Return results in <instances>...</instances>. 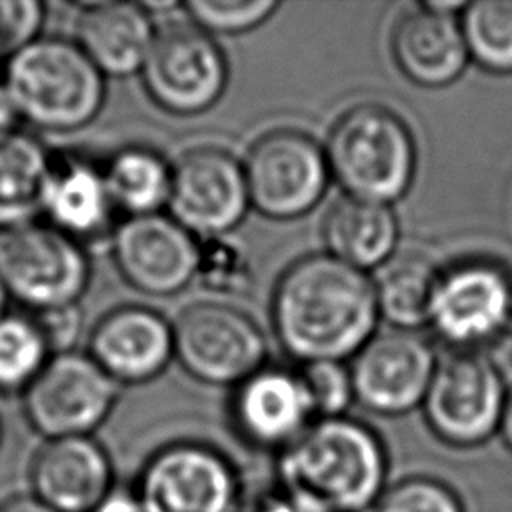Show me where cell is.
Returning <instances> with one entry per match:
<instances>
[{
    "label": "cell",
    "instance_id": "9c48e42d",
    "mask_svg": "<svg viewBox=\"0 0 512 512\" xmlns=\"http://www.w3.org/2000/svg\"><path fill=\"white\" fill-rule=\"evenodd\" d=\"M28 426L44 440L92 436L118 400V384L88 356L64 352L48 358L20 396Z\"/></svg>",
    "mask_w": 512,
    "mask_h": 512
},
{
    "label": "cell",
    "instance_id": "ba28073f",
    "mask_svg": "<svg viewBox=\"0 0 512 512\" xmlns=\"http://www.w3.org/2000/svg\"><path fill=\"white\" fill-rule=\"evenodd\" d=\"M134 494L142 512H238L242 484L218 448L180 440L144 462Z\"/></svg>",
    "mask_w": 512,
    "mask_h": 512
},
{
    "label": "cell",
    "instance_id": "7402d4cb",
    "mask_svg": "<svg viewBox=\"0 0 512 512\" xmlns=\"http://www.w3.org/2000/svg\"><path fill=\"white\" fill-rule=\"evenodd\" d=\"M322 238L330 256L370 272L394 258L400 224L390 204L344 194L326 212Z\"/></svg>",
    "mask_w": 512,
    "mask_h": 512
},
{
    "label": "cell",
    "instance_id": "74e56055",
    "mask_svg": "<svg viewBox=\"0 0 512 512\" xmlns=\"http://www.w3.org/2000/svg\"><path fill=\"white\" fill-rule=\"evenodd\" d=\"M8 302H10V296H8V292H6V288H4V284H2V280H0V316L6 314Z\"/></svg>",
    "mask_w": 512,
    "mask_h": 512
},
{
    "label": "cell",
    "instance_id": "d6986e66",
    "mask_svg": "<svg viewBox=\"0 0 512 512\" xmlns=\"http://www.w3.org/2000/svg\"><path fill=\"white\" fill-rule=\"evenodd\" d=\"M390 52L398 70L424 88L454 84L470 64L460 16L438 14L422 4L396 20Z\"/></svg>",
    "mask_w": 512,
    "mask_h": 512
},
{
    "label": "cell",
    "instance_id": "5bb4252c",
    "mask_svg": "<svg viewBox=\"0 0 512 512\" xmlns=\"http://www.w3.org/2000/svg\"><path fill=\"white\" fill-rule=\"evenodd\" d=\"M438 366L432 344L416 330L376 332L350 364L354 402L378 416H402L422 406Z\"/></svg>",
    "mask_w": 512,
    "mask_h": 512
},
{
    "label": "cell",
    "instance_id": "7a4b0ae2",
    "mask_svg": "<svg viewBox=\"0 0 512 512\" xmlns=\"http://www.w3.org/2000/svg\"><path fill=\"white\" fill-rule=\"evenodd\" d=\"M280 490L316 512H372L388 486L380 436L350 416L314 420L276 462Z\"/></svg>",
    "mask_w": 512,
    "mask_h": 512
},
{
    "label": "cell",
    "instance_id": "8d00e7d4",
    "mask_svg": "<svg viewBox=\"0 0 512 512\" xmlns=\"http://www.w3.org/2000/svg\"><path fill=\"white\" fill-rule=\"evenodd\" d=\"M498 434L502 436L506 448L512 452V388H508V394H506V404H504Z\"/></svg>",
    "mask_w": 512,
    "mask_h": 512
},
{
    "label": "cell",
    "instance_id": "4316f807",
    "mask_svg": "<svg viewBox=\"0 0 512 512\" xmlns=\"http://www.w3.org/2000/svg\"><path fill=\"white\" fill-rule=\"evenodd\" d=\"M50 348L30 312L0 316V394L22 396L50 358Z\"/></svg>",
    "mask_w": 512,
    "mask_h": 512
},
{
    "label": "cell",
    "instance_id": "8fae6325",
    "mask_svg": "<svg viewBox=\"0 0 512 512\" xmlns=\"http://www.w3.org/2000/svg\"><path fill=\"white\" fill-rule=\"evenodd\" d=\"M140 78L156 106L176 116H194L224 94L228 62L214 36L190 20L172 22L156 32Z\"/></svg>",
    "mask_w": 512,
    "mask_h": 512
},
{
    "label": "cell",
    "instance_id": "30bf717a",
    "mask_svg": "<svg viewBox=\"0 0 512 512\" xmlns=\"http://www.w3.org/2000/svg\"><path fill=\"white\" fill-rule=\"evenodd\" d=\"M242 166L250 206L272 220H294L314 210L332 178L324 146L294 128L262 134Z\"/></svg>",
    "mask_w": 512,
    "mask_h": 512
},
{
    "label": "cell",
    "instance_id": "5b68a950",
    "mask_svg": "<svg viewBox=\"0 0 512 512\" xmlns=\"http://www.w3.org/2000/svg\"><path fill=\"white\" fill-rule=\"evenodd\" d=\"M90 278L86 246L46 220L0 230V280L28 312L80 304Z\"/></svg>",
    "mask_w": 512,
    "mask_h": 512
},
{
    "label": "cell",
    "instance_id": "6da1fadb",
    "mask_svg": "<svg viewBox=\"0 0 512 512\" xmlns=\"http://www.w3.org/2000/svg\"><path fill=\"white\" fill-rule=\"evenodd\" d=\"M272 328L300 364L352 358L380 320L374 278L328 252L292 262L276 282Z\"/></svg>",
    "mask_w": 512,
    "mask_h": 512
},
{
    "label": "cell",
    "instance_id": "52a82bcc",
    "mask_svg": "<svg viewBox=\"0 0 512 512\" xmlns=\"http://www.w3.org/2000/svg\"><path fill=\"white\" fill-rule=\"evenodd\" d=\"M506 382L482 352H452L434 370L422 414L430 432L452 448H474L500 428Z\"/></svg>",
    "mask_w": 512,
    "mask_h": 512
},
{
    "label": "cell",
    "instance_id": "d6a6232c",
    "mask_svg": "<svg viewBox=\"0 0 512 512\" xmlns=\"http://www.w3.org/2000/svg\"><path fill=\"white\" fill-rule=\"evenodd\" d=\"M30 314L36 320L52 356L76 350V344L84 332V310L80 304Z\"/></svg>",
    "mask_w": 512,
    "mask_h": 512
},
{
    "label": "cell",
    "instance_id": "44dd1931",
    "mask_svg": "<svg viewBox=\"0 0 512 512\" xmlns=\"http://www.w3.org/2000/svg\"><path fill=\"white\" fill-rule=\"evenodd\" d=\"M114 216L102 164L78 154L54 156L42 218L86 246L112 236Z\"/></svg>",
    "mask_w": 512,
    "mask_h": 512
},
{
    "label": "cell",
    "instance_id": "8992f818",
    "mask_svg": "<svg viewBox=\"0 0 512 512\" xmlns=\"http://www.w3.org/2000/svg\"><path fill=\"white\" fill-rule=\"evenodd\" d=\"M512 324V274L488 258H464L438 270L428 324L454 352H480Z\"/></svg>",
    "mask_w": 512,
    "mask_h": 512
},
{
    "label": "cell",
    "instance_id": "ac0fdd59",
    "mask_svg": "<svg viewBox=\"0 0 512 512\" xmlns=\"http://www.w3.org/2000/svg\"><path fill=\"white\" fill-rule=\"evenodd\" d=\"M28 482L30 494L56 512H92L116 488L110 454L94 436L44 440Z\"/></svg>",
    "mask_w": 512,
    "mask_h": 512
},
{
    "label": "cell",
    "instance_id": "603a6c76",
    "mask_svg": "<svg viewBox=\"0 0 512 512\" xmlns=\"http://www.w3.org/2000/svg\"><path fill=\"white\" fill-rule=\"evenodd\" d=\"M54 154L26 130L0 136V230L40 220Z\"/></svg>",
    "mask_w": 512,
    "mask_h": 512
},
{
    "label": "cell",
    "instance_id": "7c38bea8",
    "mask_svg": "<svg viewBox=\"0 0 512 512\" xmlns=\"http://www.w3.org/2000/svg\"><path fill=\"white\" fill-rule=\"evenodd\" d=\"M266 354L260 326L230 304L198 302L174 322V358L204 384L234 388L266 364Z\"/></svg>",
    "mask_w": 512,
    "mask_h": 512
},
{
    "label": "cell",
    "instance_id": "f546056e",
    "mask_svg": "<svg viewBox=\"0 0 512 512\" xmlns=\"http://www.w3.org/2000/svg\"><path fill=\"white\" fill-rule=\"evenodd\" d=\"M372 512H466L460 496L432 476H406L386 486Z\"/></svg>",
    "mask_w": 512,
    "mask_h": 512
},
{
    "label": "cell",
    "instance_id": "d590c367",
    "mask_svg": "<svg viewBox=\"0 0 512 512\" xmlns=\"http://www.w3.org/2000/svg\"><path fill=\"white\" fill-rule=\"evenodd\" d=\"M0 512H56L54 508L46 506L36 496L28 494H14L0 502Z\"/></svg>",
    "mask_w": 512,
    "mask_h": 512
},
{
    "label": "cell",
    "instance_id": "836d02e7",
    "mask_svg": "<svg viewBox=\"0 0 512 512\" xmlns=\"http://www.w3.org/2000/svg\"><path fill=\"white\" fill-rule=\"evenodd\" d=\"M92 512H142L134 490L114 488Z\"/></svg>",
    "mask_w": 512,
    "mask_h": 512
},
{
    "label": "cell",
    "instance_id": "d4e9b609",
    "mask_svg": "<svg viewBox=\"0 0 512 512\" xmlns=\"http://www.w3.org/2000/svg\"><path fill=\"white\" fill-rule=\"evenodd\" d=\"M436 278L438 268L420 254L390 258L374 278L380 318L398 330L426 326Z\"/></svg>",
    "mask_w": 512,
    "mask_h": 512
},
{
    "label": "cell",
    "instance_id": "277c9868",
    "mask_svg": "<svg viewBox=\"0 0 512 512\" xmlns=\"http://www.w3.org/2000/svg\"><path fill=\"white\" fill-rule=\"evenodd\" d=\"M330 176L348 196L394 204L412 186L416 142L408 124L380 104H358L338 116L324 144Z\"/></svg>",
    "mask_w": 512,
    "mask_h": 512
},
{
    "label": "cell",
    "instance_id": "f35d334b",
    "mask_svg": "<svg viewBox=\"0 0 512 512\" xmlns=\"http://www.w3.org/2000/svg\"><path fill=\"white\" fill-rule=\"evenodd\" d=\"M2 442H4V422H2V416H0V448H2Z\"/></svg>",
    "mask_w": 512,
    "mask_h": 512
},
{
    "label": "cell",
    "instance_id": "cb8c5ba5",
    "mask_svg": "<svg viewBox=\"0 0 512 512\" xmlns=\"http://www.w3.org/2000/svg\"><path fill=\"white\" fill-rule=\"evenodd\" d=\"M102 170L114 208L126 218L168 208L172 164L160 152L148 146H124L102 162Z\"/></svg>",
    "mask_w": 512,
    "mask_h": 512
},
{
    "label": "cell",
    "instance_id": "e0dca14e",
    "mask_svg": "<svg viewBox=\"0 0 512 512\" xmlns=\"http://www.w3.org/2000/svg\"><path fill=\"white\" fill-rule=\"evenodd\" d=\"M86 352L118 386L144 384L174 358V324L146 306H118L98 318Z\"/></svg>",
    "mask_w": 512,
    "mask_h": 512
},
{
    "label": "cell",
    "instance_id": "f1b7e54d",
    "mask_svg": "<svg viewBox=\"0 0 512 512\" xmlns=\"http://www.w3.org/2000/svg\"><path fill=\"white\" fill-rule=\"evenodd\" d=\"M280 8L274 0H190L188 20L210 36H236L264 24Z\"/></svg>",
    "mask_w": 512,
    "mask_h": 512
},
{
    "label": "cell",
    "instance_id": "2e32d148",
    "mask_svg": "<svg viewBox=\"0 0 512 512\" xmlns=\"http://www.w3.org/2000/svg\"><path fill=\"white\" fill-rule=\"evenodd\" d=\"M230 416L250 446L274 452L288 448L316 420L300 370L270 364L234 386Z\"/></svg>",
    "mask_w": 512,
    "mask_h": 512
},
{
    "label": "cell",
    "instance_id": "3957f363",
    "mask_svg": "<svg viewBox=\"0 0 512 512\" xmlns=\"http://www.w3.org/2000/svg\"><path fill=\"white\" fill-rule=\"evenodd\" d=\"M8 86L20 120L36 130L70 134L92 124L104 108L106 78L74 40L40 36L6 58Z\"/></svg>",
    "mask_w": 512,
    "mask_h": 512
},
{
    "label": "cell",
    "instance_id": "e575fe53",
    "mask_svg": "<svg viewBox=\"0 0 512 512\" xmlns=\"http://www.w3.org/2000/svg\"><path fill=\"white\" fill-rule=\"evenodd\" d=\"M18 122H20V114L14 104V98L8 86L4 84V80L0 78V136H6L18 130Z\"/></svg>",
    "mask_w": 512,
    "mask_h": 512
},
{
    "label": "cell",
    "instance_id": "1f68e13d",
    "mask_svg": "<svg viewBox=\"0 0 512 512\" xmlns=\"http://www.w3.org/2000/svg\"><path fill=\"white\" fill-rule=\"evenodd\" d=\"M46 4L38 0H0V58H10L20 48L42 36Z\"/></svg>",
    "mask_w": 512,
    "mask_h": 512
},
{
    "label": "cell",
    "instance_id": "9a60e30c",
    "mask_svg": "<svg viewBox=\"0 0 512 512\" xmlns=\"http://www.w3.org/2000/svg\"><path fill=\"white\" fill-rule=\"evenodd\" d=\"M120 276L148 296H172L196 280L200 240L170 214L128 216L110 236Z\"/></svg>",
    "mask_w": 512,
    "mask_h": 512
},
{
    "label": "cell",
    "instance_id": "4fadbf2b",
    "mask_svg": "<svg viewBox=\"0 0 512 512\" xmlns=\"http://www.w3.org/2000/svg\"><path fill=\"white\" fill-rule=\"evenodd\" d=\"M250 208L244 166L228 150L192 148L172 166L168 214L198 240L228 234Z\"/></svg>",
    "mask_w": 512,
    "mask_h": 512
},
{
    "label": "cell",
    "instance_id": "484cf974",
    "mask_svg": "<svg viewBox=\"0 0 512 512\" xmlns=\"http://www.w3.org/2000/svg\"><path fill=\"white\" fill-rule=\"evenodd\" d=\"M460 26L470 62L492 74H512V0L468 2Z\"/></svg>",
    "mask_w": 512,
    "mask_h": 512
},
{
    "label": "cell",
    "instance_id": "83f0119b",
    "mask_svg": "<svg viewBox=\"0 0 512 512\" xmlns=\"http://www.w3.org/2000/svg\"><path fill=\"white\" fill-rule=\"evenodd\" d=\"M196 280L210 292L244 294L254 280L250 256L240 244L224 236L200 240Z\"/></svg>",
    "mask_w": 512,
    "mask_h": 512
},
{
    "label": "cell",
    "instance_id": "4dcf8cb0",
    "mask_svg": "<svg viewBox=\"0 0 512 512\" xmlns=\"http://www.w3.org/2000/svg\"><path fill=\"white\" fill-rule=\"evenodd\" d=\"M306 384L316 420L344 416L354 402L350 366L336 360L306 362L298 366Z\"/></svg>",
    "mask_w": 512,
    "mask_h": 512
},
{
    "label": "cell",
    "instance_id": "ffe728a7",
    "mask_svg": "<svg viewBox=\"0 0 512 512\" xmlns=\"http://www.w3.org/2000/svg\"><path fill=\"white\" fill-rule=\"evenodd\" d=\"M74 30L72 40L104 78L140 74L158 32L138 2H84Z\"/></svg>",
    "mask_w": 512,
    "mask_h": 512
}]
</instances>
